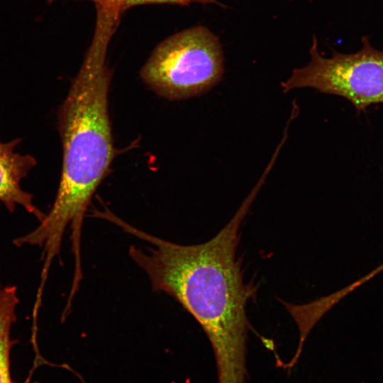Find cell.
Listing matches in <instances>:
<instances>
[{
  "label": "cell",
  "instance_id": "6da1fadb",
  "mask_svg": "<svg viewBox=\"0 0 383 383\" xmlns=\"http://www.w3.org/2000/svg\"><path fill=\"white\" fill-rule=\"evenodd\" d=\"M260 186L257 184L235 214L213 238L184 245L146 233L113 214L109 221L150 245H131V258L147 274L152 289L176 299L201 326L214 349L221 383H244L245 311L257 289L245 284L236 259L238 231Z\"/></svg>",
  "mask_w": 383,
  "mask_h": 383
},
{
  "label": "cell",
  "instance_id": "7a4b0ae2",
  "mask_svg": "<svg viewBox=\"0 0 383 383\" xmlns=\"http://www.w3.org/2000/svg\"><path fill=\"white\" fill-rule=\"evenodd\" d=\"M114 33L106 23L95 24L82 66L57 112L62 164L56 196L39 226L18 238L21 245L40 248L41 260L48 266L60 256L68 225L74 261L81 262L84 218L114 157L108 106L112 71L106 63Z\"/></svg>",
  "mask_w": 383,
  "mask_h": 383
},
{
  "label": "cell",
  "instance_id": "3957f363",
  "mask_svg": "<svg viewBox=\"0 0 383 383\" xmlns=\"http://www.w3.org/2000/svg\"><path fill=\"white\" fill-rule=\"evenodd\" d=\"M224 58L218 38L196 26L161 42L143 66L140 77L148 87L169 100L201 95L221 79Z\"/></svg>",
  "mask_w": 383,
  "mask_h": 383
},
{
  "label": "cell",
  "instance_id": "277c9868",
  "mask_svg": "<svg viewBox=\"0 0 383 383\" xmlns=\"http://www.w3.org/2000/svg\"><path fill=\"white\" fill-rule=\"evenodd\" d=\"M309 64L292 71L281 83L284 92L311 87L320 92L342 96L359 113L372 104H383V50L374 48L367 36L361 38L357 52L344 54L333 50L330 57L321 55L313 36Z\"/></svg>",
  "mask_w": 383,
  "mask_h": 383
},
{
  "label": "cell",
  "instance_id": "5b68a950",
  "mask_svg": "<svg viewBox=\"0 0 383 383\" xmlns=\"http://www.w3.org/2000/svg\"><path fill=\"white\" fill-rule=\"evenodd\" d=\"M21 141L20 138L8 142L0 139V201L10 213L20 206L40 222L45 214L33 203V195L21 186V181L37 165L33 155L16 152Z\"/></svg>",
  "mask_w": 383,
  "mask_h": 383
},
{
  "label": "cell",
  "instance_id": "8992f818",
  "mask_svg": "<svg viewBox=\"0 0 383 383\" xmlns=\"http://www.w3.org/2000/svg\"><path fill=\"white\" fill-rule=\"evenodd\" d=\"M18 303L16 287L0 283V383H13L9 368L11 332L17 319Z\"/></svg>",
  "mask_w": 383,
  "mask_h": 383
},
{
  "label": "cell",
  "instance_id": "52a82bcc",
  "mask_svg": "<svg viewBox=\"0 0 383 383\" xmlns=\"http://www.w3.org/2000/svg\"><path fill=\"white\" fill-rule=\"evenodd\" d=\"M95 4L109 5L122 15L128 9L137 6L151 4L189 5L192 3L217 4L216 0H84Z\"/></svg>",
  "mask_w": 383,
  "mask_h": 383
}]
</instances>
